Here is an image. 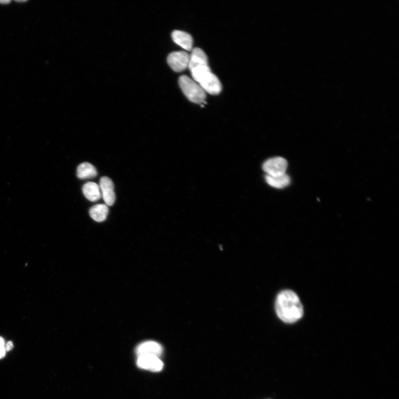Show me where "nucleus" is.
<instances>
[{
    "label": "nucleus",
    "mask_w": 399,
    "mask_h": 399,
    "mask_svg": "<svg viewBox=\"0 0 399 399\" xmlns=\"http://www.w3.org/2000/svg\"><path fill=\"white\" fill-rule=\"evenodd\" d=\"M83 193L85 197L92 202L97 201L101 197L100 187L95 182H89L85 184Z\"/></svg>",
    "instance_id": "11"
},
{
    "label": "nucleus",
    "mask_w": 399,
    "mask_h": 399,
    "mask_svg": "<svg viewBox=\"0 0 399 399\" xmlns=\"http://www.w3.org/2000/svg\"><path fill=\"white\" fill-rule=\"evenodd\" d=\"M172 37L174 42L186 51H192L193 39L192 36L187 32L176 30L172 33Z\"/></svg>",
    "instance_id": "9"
},
{
    "label": "nucleus",
    "mask_w": 399,
    "mask_h": 399,
    "mask_svg": "<svg viewBox=\"0 0 399 399\" xmlns=\"http://www.w3.org/2000/svg\"><path fill=\"white\" fill-rule=\"evenodd\" d=\"M135 351L138 356L153 355L159 358L163 354V348L158 342L147 341L139 344Z\"/></svg>",
    "instance_id": "8"
},
{
    "label": "nucleus",
    "mask_w": 399,
    "mask_h": 399,
    "mask_svg": "<svg viewBox=\"0 0 399 399\" xmlns=\"http://www.w3.org/2000/svg\"><path fill=\"white\" fill-rule=\"evenodd\" d=\"M6 352L5 340L3 337H0V359L5 356Z\"/></svg>",
    "instance_id": "15"
},
{
    "label": "nucleus",
    "mask_w": 399,
    "mask_h": 399,
    "mask_svg": "<svg viewBox=\"0 0 399 399\" xmlns=\"http://www.w3.org/2000/svg\"><path fill=\"white\" fill-rule=\"evenodd\" d=\"M13 347V344L12 342L10 341L5 344V350L6 351L11 350Z\"/></svg>",
    "instance_id": "16"
},
{
    "label": "nucleus",
    "mask_w": 399,
    "mask_h": 399,
    "mask_svg": "<svg viewBox=\"0 0 399 399\" xmlns=\"http://www.w3.org/2000/svg\"><path fill=\"white\" fill-rule=\"evenodd\" d=\"M179 83L182 92L192 102L197 104L206 103V92L193 79L183 75L179 78Z\"/></svg>",
    "instance_id": "3"
},
{
    "label": "nucleus",
    "mask_w": 399,
    "mask_h": 399,
    "mask_svg": "<svg viewBox=\"0 0 399 399\" xmlns=\"http://www.w3.org/2000/svg\"><path fill=\"white\" fill-rule=\"evenodd\" d=\"M137 366L141 369L158 372L163 369L164 363L156 356L140 355L138 357Z\"/></svg>",
    "instance_id": "7"
},
{
    "label": "nucleus",
    "mask_w": 399,
    "mask_h": 399,
    "mask_svg": "<svg viewBox=\"0 0 399 399\" xmlns=\"http://www.w3.org/2000/svg\"><path fill=\"white\" fill-rule=\"evenodd\" d=\"M190 55L184 51L174 52L169 55L167 61L172 70L181 72L188 68Z\"/></svg>",
    "instance_id": "5"
},
{
    "label": "nucleus",
    "mask_w": 399,
    "mask_h": 399,
    "mask_svg": "<svg viewBox=\"0 0 399 399\" xmlns=\"http://www.w3.org/2000/svg\"><path fill=\"white\" fill-rule=\"evenodd\" d=\"M265 180L269 186L276 188H285L290 183V179L286 174L277 176V177H272V176L266 175Z\"/></svg>",
    "instance_id": "12"
},
{
    "label": "nucleus",
    "mask_w": 399,
    "mask_h": 399,
    "mask_svg": "<svg viewBox=\"0 0 399 399\" xmlns=\"http://www.w3.org/2000/svg\"><path fill=\"white\" fill-rule=\"evenodd\" d=\"M99 187L101 197L106 205L112 206L116 201V194L114 193V185L112 180L108 177H104L100 179Z\"/></svg>",
    "instance_id": "6"
},
{
    "label": "nucleus",
    "mask_w": 399,
    "mask_h": 399,
    "mask_svg": "<svg viewBox=\"0 0 399 399\" xmlns=\"http://www.w3.org/2000/svg\"><path fill=\"white\" fill-rule=\"evenodd\" d=\"M109 208L106 204L94 205L90 211L91 217L97 222H103L107 219Z\"/></svg>",
    "instance_id": "14"
},
{
    "label": "nucleus",
    "mask_w": 399,
    "mask_h": 399,
    "mask_svg": "<svg viewBox=\"0 0 399 399\" xmlns=\"http://www.w3.org/2000/svg\"><path fill=\"white\" fill-rule=\"evenodd\" d=\"M77 175L80 179H91L97 175V169L89 163L80 164L77 167Z\"/></svg>",
    "instance_id": "13"
},
{
    "label": "nucleus",
    "mask_w": 399,
    "mask_h": 399,
    "mask_svg": "<svg viewBox=\"0 0 399 399\" xmlns=\"http://www.w3.org/2000/svg\"><path fill=\"white\" fill-rule=\"evenodd\" d=\"M208 65L207 56L205 53L199 48H195L193 50L190 55L189 60L188 69L191 71L200 66Z\"/></svg>",
    "instance_id": "10"
},
{
    "label": "nucleus",
    "mask_w": 399,
    "mask_h": 399,
    "mask_svg": "<svg viewBox=\"0 0 399 399\" xmlns=\"http://www.w3.org/2000/svg\"><path fill=\"white\" fill-rule=\"evenodd\" d=\"M288 167V163L285 159L282 157H275L266 160L262 166L263 171L266 175L277 177L285 174Z\"/></svg>",
    "instance_id": "4"
},
{
    "label": "nucleus",
    "mask_w": 399,
    "mask_h": 399,
    "mask_svg": "<svg viewBox=\"0 0 399 399\" xmlns=\"http://www.w3.org/2000/svg\"><path fill=\"white\" fill-rule=\"evenodd\" d=\"M193 79L203 90L212 95H218L222 91V85L218 77L212 73L208 65L195 68L191 71Z\"/></svg>",
    "instance_id": "2"
},
{
    "label": "nucleus",
    "mask_w": 399,
    "mask_h": 399,
    "mask_svg": "<svg viewBox=\"0 0 399 399\" xmlns=\"http://www.w3.org/2000/svg\"><path fill=\"white\" fill-rule=\"evenodd\" d=\"M10 3V2H8V1H5V2L0 1V4H2V3L8 4V3Z\"/></svg>",
    "instance_id": "17"
},
{
    "label": "nucleus",
    "mask_w": 399,
    "mask_h": 399,
    "mask_svg": "<svg viewBox=\"0 0 399 399\" xmlns=\"http://www.w3.org/2000/svg\"><path fill=\"white\" fill-rule=\"evenodd\" d=\"M275 308L279 319L286 323H293L300 320L303 315L302 304L292 290H285L277 297Z\"/></svg>",
    "instance_id": "1"
}]
</instances>
